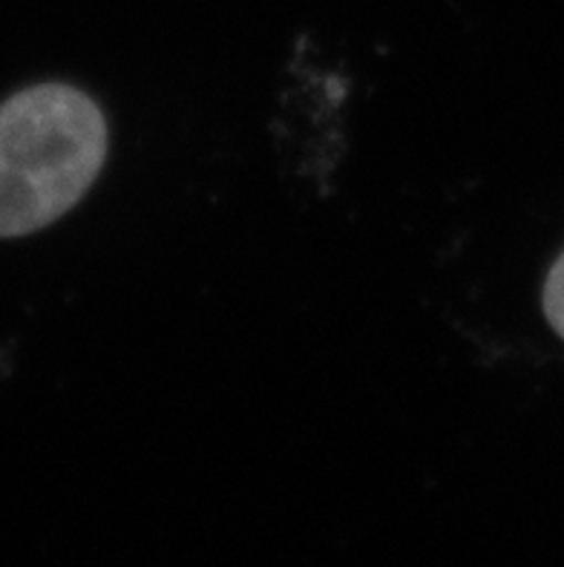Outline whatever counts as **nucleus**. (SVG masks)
Masks as SVG:
<instances>
[{
    "mask_svg": "<svg viewBox=\"0 0 564 567\" xmlns=\"http://www.w3.org/2000/svg\"><path fill=\"white\" fill-rule=\"evenodd\" d=\"M107 158V122L70 84H35L0 104V239L75 208Z\"/></svg>",
    "mask_w": 564,
    "mask_h": 567,
    "instance_id": "nucleus-1",
    "label": "nucleus"
},
{
    "mask_svg": "<svg viewBox=\"0 0 564 567\" xmlns=\"http://www.w3.org/2000/svg\"><path fill=\"white\" fill-rule=\"evenodd\" d=\"M542 302H544V317H547V323H551V329L564 340V251L562 257L553 262L551 274H547Z\"/></svg>",
    "mask_w": 564,
    "mask_h": 567,
    "instance_id": "nucleus-2",
    "label": "nucleus"
}]
</instances>
